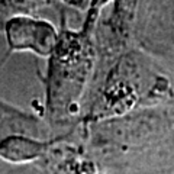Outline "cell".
Returning a JSON list of instances; mask_svg holds the SVG:
<instances>
[{
  "mask_svg": "<svg viewBox=\"0 0 174 174\" xmlns=\"http://www.w3.org/2000/svg\"><path fill=\"white\" fill-rule=\"evenodd\" d=\"M100 9L90 6L83 29L73 31L63 16L57 45L48 67V106L55 119L74 115L78 100L91 83L97 63L94 29Z\"/></svg>",
  "mask_w": 174,
  "mask_h": 174,
  "instance_id": "cell-2",
  "label": "cell"
},
{
  "mask_svg": "<svg viewBox=\"0 0 174 174\" xmlns=\"http://www.w3.org/2000/svg\"><path fill=\"white\" fill-rule=\"evenodd\" d=\"M135 44L174 75V0H148Z\"/></svg>",
  "mask_w": 174,
  "mask_h": 174,
  "instance_id": "cell-4",
  "label": "cell"
},
{
  "mask_svg": "<svg viewBox=\"0 0 174 174\" xmlns=\"http://www.w3.org/2000/svg\"><path fill=\"white\" fill-rule=\"evenodd\" d=\"M3 31L8 39V52L0 64L16 51H31L38 57L50 58L57 45L58 29L45 19L28 15L13 16L6 20Z\"/></svg>",
  "mask_w": 174,
  "mask_h": 174,
  "instance_id": "cell-5",
  "label": "cell"
},
{
  "mask_svg": "<svg viewBox=\"0 0 174 174\" xmlns=\"http://www.w3.org/2000/svg\"><path fill=\"white\" fill-rule=\"evenodd\" d=\"M110 139L163 174L174 170V106L145 109L119 118L110 126Z\"/></svg>",
  "mask_w": 174,
  "mask_h": 174,
  "instance_id": "cell-3",
  "label": "cell"
},
{
  "mask_svg": "<svg viewBox=\"0 0 174 174\" xmlns=\"http://www.w3.org/2000/svg\"><path fill=\"white\" fill-rule=\"evenodd\" d=\"M87 121L119 119L145 109L174 106V75L136 45L97 52Z\"/></svg>",
  "mask_w": 174,
  "mask_h": 174,
  "instance_id": "cell-1",
  "label": "cell"
}]
</instances>
